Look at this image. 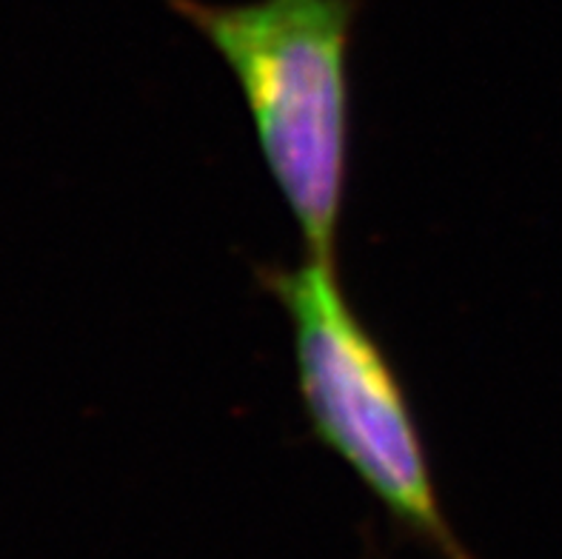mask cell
Returning a JSON list of instances; mask_svg holds the SVG:
<instances>
[{
  "mask_svg": "<svg viewBox=\"0 0 562 559\" xmlns=\"http://www.w3.org/2000/svg\"><path fill=\"white\" fill-rule=\"evenodd\" d=\"M240 86L257 146L312 260L335 262L349 183L360 0H169Z\"/></svg>",
  "mask_w": 562,
  "mask_h": 559,
  "instance_id": "6da1fadb",
  "label": "cell"
},
{
  "mask_svg": "<svg viewBox=\"0 0 562 559\" xmlns=\"http://www.w3.org/2000/svg\"><path fill=\"white\" fill-rule=\"evenodd\" d=\"M260 283L292 326L297 394L314 437L428 554L477 559L446 517L406 385L351 309L335 262L266 266Z\"/></svg>",
  "mask_w": 562,
  "mask_h": 559,
  "instance_id": "7a4b0ae2",
  "label": "cell"
}]
</instances>
